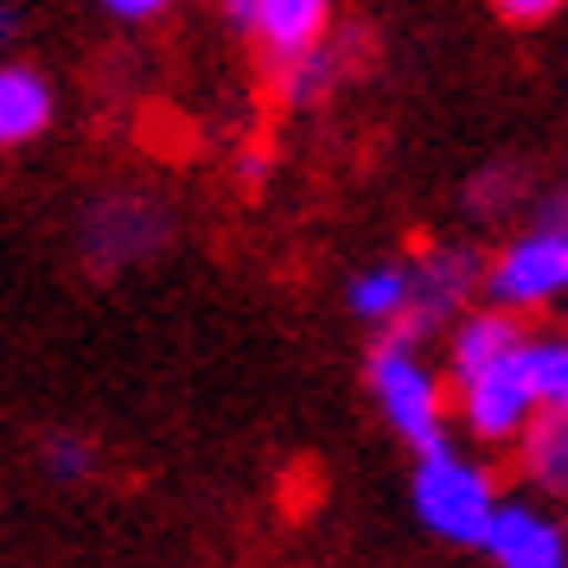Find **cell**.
<instances>
[{"label":"cell","instance_id":"cell-1","mask_svg":"<svg viewBox=\"0 0 568 568\" xmlns=\"http://www.w3.org/2000/svg\"><path fill=\"white\" fill-rule=\"evenodd\" d=\"M371 396L396 435L409 440V454H428L447 440L454 428V403H447V384L440 371L422 358V338H403V333H384L377 352H371Z\"/></svg>","mask_w":568,"mask_h":568},{"label":"cell","instance_id":"cell-2","mask_svg":"<svg viewBox=\"0 0 568 568\" xmlns=\"http://www.w3.org/2000/svg\"><path fill=\"white\" fill-rule=\"evenodd\" d=\"M409 505L440 542L479 549L491 511H498V486H491V473L473 460V454H460L454 440H440V447H428V454H415Z\"/></svg>","mask_w":568,"mask_h":568},{"label":"cell","instance_id":"cell-3","mask_svg":"<svg viewBox=\"0 0 568 568\" xmlns=\"http://www.w3.org/2000/svg\"><path fill=\"white\" fill-rule=\"evenodd\" d=\"M530 338V333H524ZM460 422L473 440H486V447H511L524 435V422L542 409L537 403V384H530V358H524V345L505 352V358L479 364L473 377H460Z\"/></svg>","mask_w":568,"mask_h":568},{"label":"cell","instance_id":"cell-4","mask_svg":"<svg viewBox=\"0 0 568 568\" xmlns=\"http://www.w3.org/2000/svg\"><path fill=\"white\" fill-rule=\"evenodd\" d=\"M479 294L505 313H530V307L562 301L568 294V236L542 231V224L530 236H511V243L479 268Z\"/></svg>","mask_w":568,"mask_h":568},{"label":"cell","instance_id":"cell-5","mask_svg":"<svg viewBox=\"0 0 568 568\" xmlns=\"http://www.w3.org/2000/svg\"><path fill=\"white\" fill-rule=\"evenodd\" d=\"M479 268L486 262L473 250H428L422 262H409V320L389 326V333L428 338L435 326H454L473 307V294H479Z\"/></svg>","mask_w":568,"mask_h":568},{"label":"cell","instance_id":"cell-6","mask_svg":"<svg viewBox=\"0 0 568 568\" xmlns=\"http://www.w3.org/2000/svg\"><path fill=\"white\" fill-rule=\"evenodd\" d=\"M231 27L256 45L268 64H294L301 52H313L326 27H333V0H224Z\"/></svg>","mask_w":568,"mask_h":568},{"label":"cell","instance_id":"cell-7","mask_svg":"<svg viewBox=\"0 0 568 568\" xmlns=\"http://www.w3.org/2000/svg\"><path fill=\"white\" fill-rule=\"evenodd\" d=\"M166 243V211L154 199H103V205L83 217V256L97 262V268H134V262H148Z\"/></svg>","mask_w":568,"mask_h":568},{"label":"cell","instance_id":"cell-8","mask_svg":"<svg viewBox=\"0 0 568 568\" xmlns=\"http://www.w3.org/2000/svg\"><path fill=\"white\" fill-rule=\"evenodd\" d=\"M479 549L491 568H568V530L530 498H498Z\"/></svg>","mask_w":568,"mask_h":568},{"label":"cell","instance_id":"cell-9","mask_svg":"<svg viewBox=\"0 0 568 568\" xmlns=\"http://www.w3.org/2000/svg\"><path fill=\"white\" fill-rule=\"evenodd\" d=\"M517 345H524V326H517V313H505V307L460 313V320L447 326V377L460 384V377H473L479 364L505 358V352H517Z\"/></svg>","mask_w":568,"mask_h":568},{"label":"cell","instance_id":"cell-10","mask_svg":"<svg viewBox=\"0 0 568 568\" xmlns=\"http://www.w3.org/2000/svg\"><path fill=\"white\" fill-rule=\"evenodd\" d=\"M52 83L32 64H0V148H27L52 129Z\"/></svg>","mask_w":568,"mask_h":568},{"label":"cell","instance_id":"cell-11","mask_svg":"<svg viewBox=\"0 0 568 568\" xmlns=\"http://www.w3.org/2000/svg\"><path fill=\"white\" fill-rule=\"evenodd\" d=\"M511 447H517V466H524L530 486L549 491V498H568V415L537 409Z\"/></svg>","mask_w":568,"mask_h":568},{"label":"cell","instance_id":"cell-12","mask_svg":"<svg viewBox=\"0 0 568 568\" xmlns=\"http://www.w3.org/2000/svg\"><path fill=\"white\" fill-rule=\"evenodd\" d=\"M352 313L371 326H403L409 320V262H371L364 275H352Z\"/></svg>","mask_w":568,"mask_h":568},{"label":"cell","instance_id":"cell-13","mask_svg":"<svg viewBox=\"0 0 568 568\" xmlns=\"http://www.w3.org/2000/svg\"><path fill=\"white\" fill-rule=\"evenodd\" d=\"M524 358H530L537 403H542V409H556V415H568V333L524 338Z\"/></svg>","mask_w":568,"mask_h":568},{"label":"cell","instance_id":"cell-14","mask_svg":"<svg viewBox=\"0 0 568 568\" xmlns=\"http://www.w3.org/2000/svg\"><path fill=\"white\" fill-rule=\"evenodd\" d=\"M45 473H52L58 486H83L97 473V447L83 435H52L45 440Z\"/></svg>","mask_w":568,"mask_h":568},{"label":"cell","instance_id":"cell-15","mask_svg":"<svg viewBox=\"0 0 568 568\" xmlns=\"http://www.w3.org/2000/svg\"><path fill=\"white\" fill-rule=\"evenodd\" d=\"M498 7V20H511V27H542V20H556L568 0H491Z\"/></svg>","mask_w":568,"mask_h":568},{"label":"cell","instance_id":"cell-16","mask_svg":"<svg viewBox=\"0 0 568 568\" xmlns=\"http://www.w3.org/2000/svg\"><path fill=\"white\" fill-rule=\"evenodd\" d=\"M103 7L115 13V20H154V13L173 7V0H103Z\"/></svg>","mask_w":568,"mask_h":568},{"label":"cell","instance_id":"cell-17","mask_svg":"<svg viewBox=\"0 0 568 568\" xmlns=\"http://www.w3.org/2000/svg\"><path fill=\"white\" fill-rule=\"evenodd\" d=\"M542 231L568 236V192H556V199H549V205H542Z\"/></svg>","mask_w":568,"mask_h":568},{"label":"cell","instance_id":"cell-18","mask_svg":"<svg viewBox=\"0 0 568 568\" xmlns=\"http://www.w3.org/2000/svg\"><path fill=\"white\" fill-rule=\"evenodd\" d=\"M13 32H20V13H13V7H0V45H7Z\"/></svg>","mask_w":568,"mask_h":568},{"label":"cell","instance_id":"cell-19","mask_svg":"<svg viewBox=\"0 0 568 568\" xmlns=\"http://www.w3.org/2000/svg\"><path fill=\"white\" fill-rule=\"evenodd\" d=\"M562 301H568V294H562Z\"/></svg>","mask_w":568,"mask_h":568}]
</instances>
